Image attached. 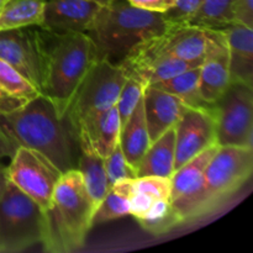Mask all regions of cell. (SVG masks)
<instances>
[{
  "label": "cell",
  "mask_w": 253,
  "mask_h": 253,
  "mask_svg": "<svg viewBox=\"0 0 253 253\" xmlns=\"http://www.w3.org/2000/svg\"><path fill=\"white\" fill-rule=\"evenodd\" d=\"M91 1L96 2V4H99V5H101V6H103V5L110 4V2H113L114 0H91Z\"/></svg>",
  "instance_id": "cell-36"
},
{
  "label": "cell",
  "mask_w": 253,
  "mask_h": 253,
  "mask_svg": "<svg viewBox=\"0 0 253 253\" xmlns=\"http://www.w3.org/2000/svg\"><path fill=\"white\" fill-rule=\"evenodd\" d=\"M79 156L77 169L79 170L94 208H98L110 188L104 166V158L94 150L84 135H78Z\"/></svg>",
  "instance_id": "cell-19"
},
{
  "label": "cell",
  "mask_w": 253,
  "mask_h": 253,
  "mask_svg": "<svg viewBox=\"0 0 253 253\" xmlns=\"http://www.w3.org/2000/svg\"><path fill=\"white\" fill-rule=\"evenodd\" d=\"M24 105L25 103L12 98V96H10L9 94H6L1 88H0V115L11 113V111L16 110V109L21 108V106Z\"/></svg>",
  "instance_id": "cell-33"
},
{
  "label": "cell",
  "mask_w": 253,
  "mask_h": 253,
  "mask_svg": "<svg viewBox=\"0 0 253 253\" xmlns=\"http://www.w3.org/2000/svg\"><path fill=\"white\" fill-rule=\"evenodd\" d=\"M175 162V131L170 127L157 140L151 142L150 147L135 167L137 177L169 178L174 173Z\"/></svg>",
  "instance_id": "cell-20"
},
{
  "label": "cell",
  "mask_w": 253,
  "mask_h": 253,
  "mask_svg": "<svg viewBox=\"0 0 253 253\" xmlns=\"http://www.w3.org/2000/svg\"><path fill=\"white\" fill-rule=\"evenodd\" d=\"M100 6L91 0H43L40 27L52 34L86 32Z\"/></svg>",
  "instance_id": "cell-14"
},
{
  "label": "cell",
  "mask_w": 253,
  "mask_h": 253,
  "mask_svg": "<svg viewBox=\"0 0 253 253\" xmlns=\"http://www.w3.org/2000/svg\"><path fill=\"white\" fill-rule=\"evenodd\" d=\"M222 32L229 52L231 83L253 88V29L234 22L222 29Z\"/></svg>",
  "instance_id": "cell-16"
},
{
  "label": "cell",
  "mask_w": 253,
  "mask_h": 253,
  "mask_svg": "<svg viewBox=\"0 0 253 253\" xmlns=\"http://www.w3.org/2000/svg\"><path fill=\"white\" fill-rule=\"evenodd\" d=\"M231 84L229 68V52L224 40L210 52L199 66L200 95L207 105L216 103Z\"/></svg>",
  "instance_id": "cell-17"
},
{
  "label": "cell",
  "mask_w": 253,
  "mask_h": 253,
  "mask_svg": "<svg viewBox=\"0 0 253 253\" xmlns=\"http://www.w3.org/2000/svg\"><path fill=\"white\" fill-rule=\"evenodd\" d=\"M42 30L41 95L64 118L72 98L100 56L86 32L52 34Z\"/></svg>",
  "instance_id": "cell-2"
},
{
  "label": "cell",
  "mask_w": 253,
  "mask_h": 253,
  "mask_svg": "<svg viewBox=\"0 0 253 253\" xmlns=\"http://www.w3.org/2000/svg\"><path fill=\"white\" fill-rule=\"evenodd\" d=\"M9 183L10 180H9V177H7V168L5 167L4 165L0 163V198L4 195Z\"/></svg>",
  "instance_id": "cell-35"
},
{
  "label": "cell",
  "mask_w": 253,
  "mask_h": 253,
  "mask_svg": "<svg viewBox=\"0 0 253 253\" xmlns=\"http://www.w3.org/2000/svg\"><path fill=\"white\" fill-rule=\"evenodd\" d=\"M43 0H5L0 6V32L41 26Z\"/></svg>",
  "instance_id": "cell-22"
},
{
  "label": "cell",
  "mask_w": 253,
  "mask_h": 253,
  "mask_svg": "<svg viewBox=\"0 0 253 253\" xmlns=\"http://www.w3.org/2000/svg\"><path fill=\"white\" fill-rule=\"evenodd\" d=\"M234 24L232 0H204L189 25L209 30H222Z\"/></svg>",
  "instance_id": "cell-26"
},
{
  "label": "cell",
  "mask_w": 253,
  "mask_h": 253,
  "mask_svg": "<svg viewBox=\"0 0 253 253\" xmlns=\"http://www.w3.org/2000/svg\"><path fill=\"white\" fill-rule=\"evenodd\" d=\"M16 147V143L12 141V138L7 135L6 131L0 125V160L4 157H11Z\"/></svg>",
  "instance_id": "cell-34"
},
{
  "label": "cell",
  "mask_w": 253,
  "mask_h": 253,
  "mask_svg": "<svg viewBox=\"0 0 253 253\" xmlns=\"http://www.w3.org/2000/svg\"><path fill=\"white\" fill-rule=\"evenodd\" d=\"M104 166H105V172L110 185L119 180L137 178L136 169L127 162L119 142L115 148L104 158Z\"/></svg>",
  "instance_id": "cell-29"
},
{
  "label": "cell",
  "mask_w": 253,
  "mask_h": 253,
  "mask_svg": "<svg viewBox=\"0 0 253 253\" xmlns=\"http://www.w3.org/2000/svg\"><path fill=\"white\" fill-rule=\"evenodd\" d=\"M232 17L235 24L253 29V0H232Z\"/></svg>",
  "instance_id": "cell-31"
},
{
  "label": "cell",
  "mask_w": 253,
  "mask_h": 253,
  "mask_svg": "<svg viewBox=\"0 0 253 253\" xmlns=\"http://www.w3.org/2000/svg\"><path fill=\"white\" fill-rule=\"evenodd\" d=\"M253 147L219 146L205 168V187L214 211L250 180Z\"/></svg>",
  "instance_id": "cell-8"
},
{
  "label": "cell",
  "mask_w": 253,
  "mask_h": 253,
  "mask_svg": "<svg viewBox=\"0 0 253 253\" xmlns=\"http://www.w3.org/2000/svg\"><path fill=\"white\" fill-rule=\"evenodd\" d=\"M126 77L127 72L120 63L106 58L96 61L74 93L64 115L74 135L82 121L116 105Z\"/></svg>",
  "instance_id": "cell-6"
},
{
  "label": "cell",
  "mask_w": 253,
  "mask_h": 253,
  "mask_svg": "<svg viewBox=\"0 0 253 253\" xmlns=\"http://www.w3.org/2000/svg\"><path fill=\"white\" fill-rule=\"evenodd\" d=\"M158 43L170 56L200 66L210 52L224 40L222 30H209L194 25L172 26L157 37Z\"/></svg>",
  "instance_id": "cell-13"
},
{
  "label": "cell",
  "mask_w": 253,
  "mask_h": 253,
  "mask_svg": "<svg viewBox=\"0 0 253 253\" xmlns=\"http://www.w3.org/2000/svg\"><path fill=\"white\" fill-rule=\"evenodd\" d=\"M143 108L148 135L151 142H153L170 127H174L187 105L177 96L153 85H147L143 91Z\"/></svg>",
  "instance_id": "cell-15"
},
{
  "label": "cell",
  "mask_w": 253,
  "mask_h": 253,
  "mask_svg": "<svg viewBox=\"0 0 253 253\" xmlns=\"http://www.w3.org/2000/svg\"><path fill=\"white\" fill-rule=\"evenodd\" d=\"M46 230L47 212L9 183L0 198V253L22 252L42 244Z\"/></svg>",
  "instance_id": "cell-5"
},
{
  "label": "cell",
  "mask_w": 253,
  "mask_h": 253,
  "mask_svg": "<svg viewBox=\"0 0 253 253\" xmlns=\"http://www.w3.org/2000/svg\"><path fill=\"white\" fill-rule=\"evenodd\" d=\"M219 145L210 146L170 177V202L183 224L203 217L212 211L205 187V168Z\"/></svg>",
  "instance_id": "cell-9"
},
{
  "label": "cell",
  "mask_w": 253,
  "mask_h": 253,
  "mask_svg": "<svg viewBox=\"0 0 253 253\" xmlns=\"http://www.w3.org/2000/svg\"><path fill=\"white\" fill-rule=\"evenodd\" d=\"M174 169L194 158L216 142V127L210 109L187 106L174 126Z\"/></svg>",
  "instance_id": "cell-12"
},
{
  "label": "cell",
  "mask_w": 253,
  "mask_h": 253,
  "mask_svg": "<svg viewBox=\"0 0 253 253\" xmlns=\"http://www.w3.org/2000/svg\"><path fill=\"white\" fill-rule=\"evenodd\" d=\"M172 25L163 12L141 9L128 0L103 5L86 31L100 58L121 63L143 42L160 36Z\"/></svg>",
  "instance_id": "cell-3"
},
{
  "label": "cell",
  "mask_w": 253,
  "mask_h": 253,
  "mask_svg": "<svg viewBox=\"0 0 253 253\" xmlns=\"http://www.w3.org/2000/svg\"><path fill=\"white\" fill-rule=\"evenodd\" d=\"M93 202L77 168L62 173L47 212L43 249L47 252H73L81 249L93 227Z\"/></svg>",
  "instance_id": "cell-4"
},
{
  "label": "cell",
  "mask_w": 253,
  "mask_h": 253,
  "mask_svg": "<svg viewBox=\"0 0 253 253\" xmlns=\"http://www.w3.org/2000/svg\"><path fill=\"white\" fill-rule=\"evenodd\" d=\"M5 1V0H0V6H1V4H2V2H4Z\"/></svg>",
  "instance_id": "cell-37"
},
{
  "label": "cell",
  "mask_w": 253,
  "mask_h": 253,
  "mask_svg": "<svg viewBox=\"0 0 253 253\" xmlns=\"http://www.w3.org/2000/svg\"><path fill=\"white\" fill-rule=\"evenodd\" d=\"M203 1L204 0H175L174 5L163 15L172 26L189 25L199 11Z\"/></svg>",
  "instance_id": "cell-30"
},
{
  "label": "cell",
  "mask_w": 253,
  "mask_h": 253,
  "mask_svg": "<svg viewBox=\"0 0 253 253\" xmlns=\"http://www.w3.org/2000/svg\"><path fill=\"white\" fill-rule=\"evenodd\" d=\"M219 146L253 147V88L231 83L211 105Z\"/></svg>",
  "instance_id": "cell-7"
},
{
  "label": "cell",
  "mask_w": 253,
  "mask_h": 253,
  "mask_svg": "<svg viewBox=\"0 0 253 253\" xmlns=\"http://www.w3.org/2000/svg\"><path fill=\"white\" fill-rule=\"evenodd\" d=\"M0 125L17 146L39 152L61 173L77 168L78 138L44 96H37L21 108L0 115Z\"/></svg>",
  "instance_id": "cell-1"
},
{
  "label": "cell",
  "mask_w": 253,
  "mask_h": 253,
  "mask_svg": "<svg viewBox=\"0 0 253 253\" xmlns=\"http://www.w3.org/2000/svg\"><path fill=\"white\" fill-rule=\"evenodd\" d=\"M120 130V116L116 106H113L82 121L77 127L76 135L77 138L78 135L85 136L94 150L105 158L118 145Z\"/></svg>",
  "instance_id": "cell-18"
},
{
  "label": "cell",
  "mask_w": 253,
  "mask_h": 253,
  "mask_svg": "<svg viewBox=\"0 0 253 253\" xmlns=\"http://www.w3.org/2000/svg\"><path fill=\"white\" fill-rule=\"evenodd\" d=\"M146 85L136 78L135 76L127 74L123 86H121L120 94H119L118 101H116V109H118L119 116H120L121 125L127 120L135 108L137 106L138 101L142 99L143 91Z\"/></svg>",
  "instance_id": "cell-28"
},
{
  "label": "cell",
  "mask_w": 253,
  "mask_h": 253,
  "mask_svg": "<svg viewBox=\"0 0 253 253\" xmlns=\"http://www.w3.org/2000/svg\"><path fill=\"white\" fill-rule=\"evenodd\" d=\"M0 88L12 98L26 104L41 95L39 90L7 62L0 58Z\"/></svg>",
  "instance_id": "cell-27"
},
{
  "label": "cell",
  "mask_w": 253,
  "mask_h": 253,
  "mask_svg": "<svg viewBox=\"0 0 253 253\" xmlns=\"http://www.w3.org/2000/svg\"><path fill=\"white\" fill-rule=\"evenodd\" d=\"M119 143L127 162L135 168L151 145L145 118L143 96L127 120L121 125Z\"/></svg>",
  "instance_id": "cell-21"
},
{
  "label": "cell",
  "mask_w": 253,
  "mask_h": 253,
  "mask_svg": "<svg viewBox=\"0 0 253 253\" xmlns=\"http://www.w3.org/2000/svg\"><path fill=\"white\" fill-rule=\"evenodd\" d=\"M132 180L133 179L119 180L110 185L108 193L94 212L93 226L130 215Z\"/></svg>",
  "instance_id": "cell-23"
},
{
  "label": "cell",
  "mask_w": 253,
  "mask_h": 253,
  "mask_svg": "<svg viewBox=\"0 0 253 253\" xmlns=\"http://www.w3.org/2000/svg\"><path fill=\"white\" fill-rule=\"evenodd\" d=\"M135 6L155 12H166L174 5L175 0H128Z\"/></svg>",
  "instance_id": "cell-32"
},
{
  "label": "cell",
  "mask_w": 253,
  "mask_h": 253,
  "mask_svg": "<svg viewBox=\"0 0 253 253\" xmlns=\"http://www.w3.org/2000/svg\"><path fill=\"white\" fill-rule=\"evenodd\" d=\"M10 158L6 167L10 183L48 212L62 173L47 158L24 146H17Z\"/></svg>",
  "instance_id": "cell-10"
},
{
  "label": "cell",
  "mask_w": 253,
  "mask_h": 253,
  "mask_svg": "<svg viewBox=\"0 0 253 253\" xmlns=\"http://www.w3.org/2000/svg\"><path fill=\"white\" fill-rule=\"evenodd\" d=\"M136 221L143 230L152 235L167 234L178 225L183 224L170 202V198L156 200L145 214L136 219Z\"/></svg>",
  "instance_id": "cell-25"
},
{
  "label": "cell",
  "mask_w": 253,
  "mask_h": 253,
  "mask_svg": "<svg viewBox=\"0 0 253 253\" xmlns=\"http://www.w3.org/2000/svg\"><path fill=\"white\" fill-rule=\"evenodd\" d=\"M153 86L160 88L172 95L177 96L184 105L189 108L210 109L211 106L207 105L200 95L199 88V67H194L188 71L182 72L172 78L163 81L161 83L153 84Z\"/></svg>",
  "instance_id": "cell-24"
},
{
  "label": "cell",
  "mask_w": 253,
  "mask_h": 253,
  "mask_svg": "<svg viewBox=\"0 0 253 253\" xmlns=\"http://www.w3.org/2000/svg\"><path fill=\"white\" fill-rule=\"evenodd\" d=\"M0 58L14 67L41 93L43 64L41 27L0 32Z\"/></svg>",
  "instance_id": "cell-11"
}]
</instances>
